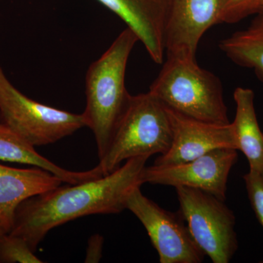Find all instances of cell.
Returning <instances> with one entry per match:
<instances>
[{
	"label": "cell",
	"instance_id": "6da1fadb",
	"mask_svg": "<svg viewBox=\"0 0 263 263\" xmlns=\"http://www.w3.org/2000/svg\"><path fill=\"white\" fill-rule=\"evenodd\" d=\"M148 156L129 159L108 175L35 195L15 210L9 233L23 238L36 252L46 235L57 227L83 216L119 214L127 209L130 194L144 184Z\"/></svg>",
	"mask_w": 263,
	"mask_h": 263
},
{
	"label": "cell",
	"instance_id": "7a4b0ae2",
	"mask_svg": "<svg viewBox=\"0 0 263 263\" xmlns=\"http://www.w3.org/2000/svg\"><path fill=\"white\" fill-rule=\"evenodd\" d=\"M138 39L130 29L120 33L111 46L89 66L86 76V126L96 141L99 160L108 150L127 111L132 95L125 86L128 59Z\"/></svg>",
	"mask_w": 263,
	"mask_h": 263
},
{
	"label": "cell",
	"instance_id": "3957f363",
	"mask_svg": "<svg viewBox=\"0 0 263 263\" xmlns=\"http://www.w3.org/2000/svg\"><path fill=\"white\" fill-rule=\"evenodd\" d=\"M148 91L164 106L186 117L230 123L221 81L197 65L195 59L167 57Z\"/></svg>",
	"mask_w": 263,
	"mask_h": 263
},
{
	"label": "cell",
	"instance_id": "277c9868",
	"mask_svg": "<svg viewBox=\"0 0 263 263\" xmlns=\"http://www.w3.org/2000/svg\"><path fill=\"white\" fill-rule=\"evenodd\" d=\"M172 140V127L166 106L150 91L132 95L127 111L98 165L105 176L129 159L164 155Z\"/></svg>",
	"mask_w": 263,
	"mask_h": 263
},
{
	"label": "cell",
	"instance_id": "5b68a950",
	"mask_svg": "<svg viewBox=\"0 0 263 263\" xmlns=\"http://www.w3.org/2000/svg\"><path fill=\"white\" fill-rule=\"evenodd\" d=\"M0 123L32 146L53 144L86 127L83 114L48 106L22 94L0 65Z\"/></svg>",
	"mask_w": 263,
	"mask_h": 263
},
{
	"label": "cell",
	"instance_id": "8992f818",
	"mask_svg": "<svg viewBox=\"0 0 263 263\" xmlns=\"http://www.w3.org/2000/svg\"><path fill=\"white\" fill-rule=\"evenodd\" d=\"M175 189L179 212L197 245L213 262H230L238 247L234 213L212 194L184 186Z\"/></svg>",
	"mask_w": 263,
	"mask_h": 263
},
{
	"label": "cell",
	"instance_id": "52a82bcc",
	"mask_svg": "<svg viewBox=\"0 0 263 263\" xmlns=\"http://www.w3.org/2000/svg\"><path fill=\"white\" fill-rule=\"evenodd\" d=\"M127 209L146 229L160 263H200L205 254L195 241L179 212L164 210L137 188L129 195Z\"/></svg>",
	"mask_w": 263,
	"mask_h": 263
},
{
	"label": "cell",
	"instance_id": "ba28073f",
	"mask_svg": "<svg viewBox=\"0 0 263 263\" xmlns=\"http://www.w3.org/2000/svg\"><path fill=\"white\" fill-rule=\"evenodd\" d=\"M237 160V150L217 148L181 163L146 166L143 182L197 189L224 201L230 171Z\"/></svg>",
	"mask_w": 263,
	"mask_h": 263
},
{
	"label": "cell",
	"instance_id": "9c48e42d",
	"mask_svg": "<svg viewBox=\"0 0 263 263\" xmlns=\"http://www.w3.org/2000/svg\"><path fill=\"white\" fill-rule=\"evenodd\" d=\"M167 109L172 127V143L164 155H159L154 164L181 163L217 148L237 150L231 122L219 124L202 122Z\"/></svg>",
	"mask_w": 263,
	"mask_h": 263
},
{
	"label": "cell",
	"instance_id": "30bf717a",
	"mask_svg": "<svg viewBox=\"0 0 263 263\" xmlns=\"http://www.w3.org/2000/svg\"><path fill=\"white\" fill-rule=\"evenodd\" d=\"M218 18L219 0H171L164 32L167 57L195 59L200 39Z\"/></svg>",
	"mask_w": 263,
	"mask_h": 263
},
{
	"label": "cell",
	"instance_id": "8fae6325",
	"mask_svg": "<svg viewBox=\"0 0 263 263\" xmlns=\"http://www.w3.org/2000/svg\"><path fill=\"white\" fill-rule=\"evenodd\" d=\"M136 34L154 62L164 60V32L171 0H98Z\"/></svg>",
	"mask_w": 263,
	"mask_h": 263
},
{
	"label": "cell",
	"instance_id": "7c38bea8",
	"mask_svg": "<svg viewBox=\"0 0 263 263\" xmlns=\"http://www.w3.org/2000/svg\"><path fill=\"white\" fill-rule=\"evenodd\" d=\"M62 183L60 178L40 167L15 168L0 164V221L6 231L11 229L15 210L22 202Z\"/></svg>",
	"mask_w": 263,
	"mask_h": 263
},
{
	"label": "cell",
	"instance_id": "4fadbf2b",
	"mask_svg": "<svg viewBox=\"0 0 263 263\" xmlns=\"http://www.w3.org/2000/svg\"><path fill=\"white\" fill-rule=\"evenodd\" d=\"M0 160L28 164L51 173L69 184H76L103 176L99 166L86 171H71L43 157L35 147L0 123Z\"/></svg>",
	"mask_w": 263,
	"mask_h": 263
},
{
	"label": "cell",
	"instance_id": "5bb4252c",
	"mask_svg": "<svg viewBox=\"0 0 263 263\" xmlns=\"http://www.w3.org/2000/svg\"><path fill=\"white\" fill-rule=\"evenodd\" d=\"M233 98L236 111L232 125L237 150H240L247 157L249 170L263 176V132L256 114L253 90L236 88Z\"/></svg>",
	"mask_w": 263,
	"mask_h": 263
},
{
	"label": "cell",
	"instance_id": "9a60e30c",
	"mask_svg": "<svg viewBox=\"0 0 263 263\" xmlns=\"http://www.w3.org/2000/svg\"><path fill=\"white\" fill-rule=\"evenodd\" d=\"M219 48L232 62L252 69L263 81V13H257L247 28L222 40Z\"/></svg>",
	"mask_w": 263,
	"mask_h": 263
},
{
	"label": "cell",
	"instance_id": "2e32d148",
	"mask_svg": "<svg viewBox=\"0 0 263 263\" xmlns=\"http://www.w3.org/2000/svg\"><path fill=\"white\" fill-rule=\"evenodd\" d=\"M0 262L41 263L35 252L22 237L5 233L0 235Z\"/></svg>",
	"mask_w": 263,
	"mask_h": 263
},
{
	"label": "cell",
	"instance_id": "e0dca14e",
	"mask_svg": "<svg viewBox=\"0 0 263 263\" xmlns=\"http://www.w3.org/2000/svg\"><path fill=\"white\" fill-rule=\"evenodd\" d=\"M262 0H219L218 24H235L259 13Z\"/></svg>",
	"mask_w": 263,
	"mask_h": 263
},
{
	"label": "cell",
	"instance_id": "ac0fdd59",
	"mask_svg": "<svg viewBox=\"0 0 263 263\" xmlns=\"http://www.w3.org/2000/svg\"><path fill=\"white\" fill-rule=\"evenodd\" d=\"M243 180L251 205L263 228V176L249 170L243 176ZM261 262L263 263V260Z\"/></svg>",
	"mask_w": 263,
	"mask_h": 263
},
{
	"label": "cell",
	"instance_id": "d6986e66",
	"mask_svg": "<svg viewBox=\"0 0 263 263\" xmlns=\"http://www.w3.org/2000/svg\"><path fill=\"white\" fill-rule=\"evenodd\" d=\"M104 238L100 235L90 238L86 249V262H98L102 257Z\"/></svg>",
	"mask_w": 263,
	"mask_h": 263
},
{
	"label": "cell",
	"instance_id": "ffe728a7",
	"mask_svg": "<svg viewBox=\"0 0 263 263\" xmlns=\"http://www.w3.org/2000/svg\"><path fill=\"white\" fill-rule=\"evenodd\" d=\"M8 233V232L6 231L4 226H3V224H2L1 221H0V235L3 234V233Z\"/></svg>",
	"mask_w": 263,
	"mask_h": 263
},
{
	"label": "cell",
	"instance_id": "44dd1931",
	"mask_svg": "<svg viewBox=\"0 0 263 263\" xmlns=\"http://www.w3.org/2000/svg\"><path fill=\"white\" fill-rule=\"evenodd\" d=\"M259 13H263V0L262 2V5H261V9L260 11H259Z\"/></svg>",
	"mask_w": 263,
	"mask_h": 263
}]
</instances>
